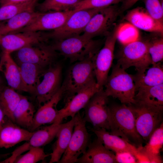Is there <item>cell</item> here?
<instances>
[{
  "instance_id": "6da1fadb",
  "label": "cell",
  "mask_w": 163,
  "mask_h": 163,
  "mask_svg": "<svg viewBox=\"0 0 163 163\" xmlns=\"http://www.w3.org/2000/svg\"><path fill=\"white\" fill-rule=\"evenodd\" d=\"M109 132L124 139L136 147L144 141L138 133L131 105L122 104L109 106Z\"/></svg>"
},
{
  "instance_id": "7a4b0ae2",
  "label": "cell",
  "mask_w": 163,
  "mask_h": 163,
  "mask_svg": "<svg viewBox=\"0 0 163 163\" xmlns=\"http://www.w3.org/2000/svg\"><path fill=\"white\" fill-rule=\"evenodd\" d=\"M102 44L101 41L89 38L82 34L54 40L50 46L56 52L73 62L94 56Z\"/></svg>"
},
{
  "instance_id": "3957f363",
  "label": "cell",
  "mask_w": 163,
  "mask_h": 163,
  "mask_svg": "<svg viewBox=\"0 0 163 163\" xmlns=\"http://www.w3.org/2000/svg\"><path fill=\"white\" fill-rule=\"evenodd\" d=\"M125 70L117 63L113 66L104 89L108 97L117 98L122 104L130 105L136 103V88L133 75Z\"/></svg>"
},
{
  "instance_id": "277c9868",
  "label": "cell",
  "mask_w": 163,
  "mask_h": 163,
  "mask_svg": "<svg viewBox=\"0 0 163 163\" xmlns=\"http://www.w3.org/2000/svg\"><path fill=\"white\" fill-rule=\"evenodd\" d=\"M94 56L75 62L69 69L61 85L67 100L81 89L96 81L94 70Z\"/></svg>"
},
{
  "instance_id": "5b68a950",
  "label": "cell",
  "mask_w": 163,
  "mask_h": 163,
  "mask_svg": "<svg viewBox=\"0 0 163 163\" xmlns=\"http://www.w3.org/2000/svg\"><path fill=\"white\" fill-rule=\"evenodd\" d=\"M117 64L126 70L134 67L137 73L144 72L152 65L146 43L139 39L122 46L117 55Z\"/></svg>"
},
{
  "instance_id": "8992f818",
  "label": "cell",
  "mask_w": 163,
  "mask_h": 163,
  "mask_svg": "<svg viewBox=\"0 0 163 163\" xmlns=\"http://www.w3.org/2000/svg\"><path fill=\"white\" fill-rule=\"evenodd\" d=\"M130 105L134 113L137 131L144 141L147 142L163 123V106L137 102Z\"/></svg>"
},
{
  "instance_id": "52a82bcc",
  "label": "cell",
  "mask_w": 163,
  "mask_h": 163,
  "mask_svg": "<svg viewBox=\"0 0 163 163\" xmlns=\"http://www.w3.org/2000/svg\"><path fill=\"white\" fill-rule=\"evenodd\" d=\"M120 26L117 25L106 38L103 47L94 57L93 65L96 82L100 88L104 87L112 66L116 42Z\"/></svg>"
},
{
  "instance_id": "ba28073f",
  "label": "cell",
  "mask_w": 163,
  "mask_h": 163,
  "mask_svg": "<svg viewBox=\"0 0 163 163\" xmlns=\"http://www.w3.org/2000/svg\"><path fill=\"white\" fill-rule=\"evenodd\" d=\"M120 8L115 5L101 9L91 18L83 34L91 39L97 36L106 37L116 26Z\"/></svg>"
},
{
  "instance_id": "9c48e42d",
  "label": "cell",
  "mask_w": 163,
  "mask_h": 163,
  "mask_svg": "<svg viewBox=\"0 0 163 163\" xmlns=\"http://www.w3.org/2000/svg\"><path fill=\"white\" fill-rule=\"evenodd\" d=\"M102 8L75 11L60 27L49 32H45L46 38L48 40H56L80 35L83 32L91 18Z\"/></svg>"
},
{
  "instance_id": "30bf717a",
  "label": "cell",
  "mask_w": 163,
  "mask_h": 163,
  "mask_svg": "<svg viewBox=\"0 0 163 163\" xmlns=\"http://www.w3.org/2000/svg\"><path fill=\"white\" fill-rule=\"evenodd\" d=\"M76 115V119L69 142L58 163H76L80 156L86 151L91 142V135L87 130L86 122L79 112Z\"/></svg>"
},
{
  "instance_id": "8fae6325",
  "label": "cell",
  "mask_w": 163,
  "mask_h": 163,
  "mask_svg": "<svg viewBox=\"0 0 163 163\" xmlns=\"http://www.w3.org/2000/svg\"><path fill=\"white\" fill-rule=\"evenodd\" d=\"M108 97L104 87L91 97L85 108L86 122L90 123L94 128H103L109 131Z\"/></svg>"
},
{
  "instance_id": "7c38bea8",
  "label": "cell",
  "mask_w": 163,
  "mask_h": 163,
  "mask_svg": "<svg viewBox=\"0 0 163 163\" xmlns=\"http://www.w3.org/2000/svg\"><path fill=\"white\" fill-rule=\"evenodd\" d=\"M16 51L18 63H30L44 69L53 64L57 57V52L45 43L27 46Z\"/></svg>"
},
{
  "instance_id": "4fadbf2b",
  "label": "cell",
  "mask_w": 163,
  "mask_h": 163,
  "mask_svg": "<svg viewBox=\"0 0 163 163\" xmlns=\"http://www.w3.org/2000/svg\"><path fill=\"white\" fill-rule=\"evenodd\" d=\"M62 73V66L59 64L53 63L45 70L34 94L39 107L50 100L60 89Z\"/></svg>"
},
{
  "instance_id": "5bb4252c",
  "label": "cell",
  "mask_w": 163,
  "mask_h": 163,
  "mask_svg": "<svg viewBox=\"0 0 163 163\" xmlns=\"http://www.w3.org/2000/svg\"><path fill=\"white\" fill-rule=\"evenodd\" d=\"M100 88L95 81L79 91L66 100L63 108L58 110L54 123H61L64 119L68 117H74L85 108L92 96Z\"/></svg>"
},
{
  "instance_id": "9a60e30c",
  "label": "cell",
  "mask_w": 163,
  "mask_h": 163,
  "mask_svg": "<svg viewBox=\"0 0 163 163\" xmlns=\"http://www.w3.org/2000/svg\"><path fill=\"white\" fill-rule=\"evenodd\" d=\"M61 123H54L49 125L35 130L29 139L17 147L11 153V155L2 161L3 163H13L15 158L30 148L41 147L51 142L56 137Z\"/></svg>"
},
{
  "instance_id": "2e32d148",
  "label": "cell",
  "mask_w": 163,
  "mask_h": 163,
  "mask_svg": "<svg viewBox=\"0 0 163 163\" xmlns=\"http://www.w3.org/2000/svg\"><path fill=\"white\" fill-rule=\"evenodd\" d=\"M48 40L43 31L12 33L0 35V46L3 52L11 53L25 46Z\"/></svg>"
},
{
  "instance_id": "e0dca14e",
  "label": "cell",
  "mask_w": 163,
  "mask_h": 163,
  "mask_svg": "<svg viewBox=\"0 0 163 163\" xmlns=\"http://www.w3.org/2000/svg\"><path fill=\"white\" fill-rule=\"evenodd\" d=\"M75 11V10H72L41 12L30 24L15 33L55 30L62 26Z\"/></svg>"
},
{
  "instance_id": "ac0fdd59",
  "label": "cell",
  "mask_w": 163,
  "mask_h": 163,
  "mask_svg": "<svg viewBox=\"0 0 163 163\" xmlns=\"http://www.w3.org/2000/svg\"><path fill=\"white\" fill-rule=\"evenodd\" d=\"M124 19L139 29L163 34V24L154 19L143 7H137L128 11Z\"/></svg>"
},
{
  "instance_id": "d6986e66",
  "label": "cell",
  "mask_w": 163,
  "mask_h": 163,
  "mask_svg": "<svg viewBox=\"0 0 163 163\" xmlns=\"http://www.w3.org/2000/svg\"><path fill=\"white\" fill-rule=\"evenodd\" d=\"M63 94V91L61 87L50 100L39 107L34 114L33 123L29 131L33 132L42 125L54 123L58 113L57 105Z\"/></svg>"
},
{
  "instance_id": "ffe728a7",
  "label": "cell",
  "mask_w": 163,
  "mask_h": 163,
  "mask_svg": "<svg viewBox=\"0 0 163 163\" xmlns=\"http://www.w3.org/2000/svg\"><path fill=\"white\" fill-rule=\"evenodd\" d=\"M34 133L21 127L8 118L0 129V149L11 148L28 140Z\"/></svg>"
},
{
  "instance_id": "44dd1931",
  "label": "cell",
  "mask_w": 163,
  "mask_h": 163,
  "mask_svg": "<svg viewBox=\"0 0 163 163\" xmlns=\"http://www.w3.org/2000/svg\"><path fill=\"white\" fill-rule=\"evenodd\" d=\"M76 163H117L115 154L106 148L97 138L89 143L86 151L79 157Z\"/></svg>"
},
{
  "instance_id": "7402d4cb",
  "label": "cell",
  "mask_w": 163,
  "mask_h": 163,
  "mask_svg": "<svg viewBox=\"0 0 163 163\" xmlns=\"http://www.w3.org/2000/svg\"><path fill=\"white\" fill-rule=\"evenodd\" d=\"M76 115L69 121L62 123L53 145L50 163H58L67 149L73 133Z\"/></svg>"
},
{
  "instance_id": "603a6c76",
  "label": "cell",
  "mask_w": 163,
  "mask_h": 163,
  "mask_svg": "<svg viewBox=\"0 0 163 163\" xmlns=\"http://www.w3.org/2000/svg\"><path fill=\"white\" fill-rule=\"evenodd\" d=\"M21 80V91L34 95L40 78L46 69L28 63H18Z\"/></svg>"
},
{
  "instance_id": "cb8c5ba5",
  "label": "cell",
  "mask_w": 163,
  "mask_h": 163,
  "mask_svg": "<svg viewBox=\"0 0 163 163\" xmlns=\"http://www.w3.org/2000/svg\"><path fill=\"white\" fill-rule=\"evenodd\" d=\"M91 130L105 147L115 153L127 151L134 155L137 152V147L135 146L123 138L111 134L104 129L93 128Z\"/></svg>"
},
{
  "instance_id": "d4e9b609",
  "label": "cell",
  "mask_w": 163,
  "mask_h": 163,
  "mask_svg": "<svg viewBox=\"0 0 163 163\" xmlns=\"http://www.w3.org/2000/svg\"><path fill=\"white\" fill-rule=\"evenodd\" d=\"M41 12L26 11L0 22V35L14 33L31 23Z\"/></svg>"
},
{
  "instance_id": "484cf974",
  "label": "cell",
  "mask_w": 163,
  "mask_h": 163,
  "mask_svg": "<svg viewBox=\"0 0 163 163\" xmlns=\"http://www.w3.org/2000/svg\"><path fill=\"white\" fill-rule=\"evenodd\" d=\"M10 53L2 52L0 60V71L4 74L9 87L21 91V80L19 66Z\"/></svg>"
},
{
  "instance_id": "4316f807",
  "label": "cell",
  "mask_w": 163,
  "mask_h": 163,
  "mask_svg": "<svg viewBox=\"0 0 163 163\" xmlns=\"http://www.w3.org/2000/svg\"><path fill=\"white\" fill-rule=\"evenodd\" d=\"M136 89L141 87H150L163 84V67L161 63L152 65L144 72L133 75Z\"/></svg>"
},
{
  "instance_id": "83f0119b",
  "label": "cell",
  "mask_w": 163,
  "mask_h": 163,
  "mask_svg": "<svg viewBox=\"0 0 163 163\" xmlns=\"http://www.w3.org/2000/svg\"><path fill=\"white\" fill-rule=\"evenodd\" d=\"M35 112L33 104L26 97L22 95L13 113L14 122L29 130L32 125Z\"/></svg>"
},
{
  "instance_id": "f1b7e54d",
  "label": "cell",
  "mask_w": 163,
  "mask_h": 163,
  "mask_svg": "<svg viewBox=\"0 0 163 163\" xmlns=\"http://www.w3.org/2000/svg\"><path fill=\"white\" fill-rule=\"evenodd\" d=\"M136 102L163 106V84L150 87H141L136 89Z\"/></svg>"
},
{
  "instance_id": "f546056e",
  "label": "cell",
  "mask_w": 163,
  "mask_h": 163,
  "mask_svg": "<svg viewBox=\"0 0 163 163\" xmlns=\"http://www.w3.org/2000/svg\"><path fill=\"white\" fill-rule=\"evenodd\" d=\"M15 91L9 87L0 90V106L6 116L14 122L13 113L22 96Z\"/></svg>"
},
{
  "instance_id": "4dcf8cb0",
  "label": "cell",
  "mask_w": 163,
  "mask_h": 163,
  "mask_svg": "<svg viewBox=\"0 0 163 163\" xmlns=\"http://www.w3.org/2000/svg\"><path fill=\"white\" fill-rule=\"evenodd\" d=\"M163 34L151 33L144 39L150 56L152 65L161 63L163 59Z\"/></svg>"
},
{
  "instance_id": "1f68e13d",
  "label": "cell",
  "mask_w": 163,
  "mask_h": 163,
  "mask_svg": "<svg viewBox=\"0 0 163 163\" xmlns=\"http://www.w3.org/2000/svg\"><path fill=\"white\" fill-rule=\"evenodd\" d=\"M82 0H44L37 5L40 12L63 11L74 10Z\"/></svg>"
},
{
  "instance_id": "d6a6232c",
  "label": "cell",
  "mask_w": 163,
  "mask_h": 163,
  "mask_svg": "<svg viewBox=\"0 0 163 163\" xmlns=\"http://www.w3.org/2000/svg\"><path fill=\"white\" fill-rule=\"evenodd\" d=\"M38 0H31L24 3L11 4L0 7V22L7 20L21 12L34 10Z\"/></svg>"
},
{
  "instance_id": "836d02e7",
  "label": "cell",
  "mask_w": 163,
  "mask_h": 163,
  "mask_svg": "<svg viewBox=\"0 0 163 163\" xmlns=\"http://www.w3.org/2000/svg\"><path fill=\"white\" fill-rule=\"evenodd\" d=\"M142 149L148 156L160 155L163 145V123L153 132Z\"/></svg>"
},
{
  "instance_id": "e575fe53",
  "label": "cell",
  "mask_w": 163,
  "mask_h": 163,
  "mask_svg": "<svg viewBox=\"0 0 163 163\" xmlns=\"http://www.w3.org/2000/svg\"><path fill=\"white\" fill-rule=\"evenodd\" d=\"M46 154L41 147H34L30 148L25 154L17 156L14 160V163H35L44 160L50 155Z\"/></svg>"
},
{
  "instance_id": "d590c367",
  "label": "cell",
  "mask_w": 163,
  "mask_h": 163,
  "mask_svg": "<svg viewBox=\"0 0 163 163\" xmlns=\"http://www.w3.org/2000/svg\"><path fill=\"white\" fill-rule=\"evenodd\" d=\"M123 0H82L75 6L74 10L102 8L115 5Z\"/></svg>"
},
{
  "instance_id": "8d00e7d4",
  "label": "cell",
  "mask_w": 163,
  "mask_h": 163,
  "mask_svg": "<svg viewBox=\"0 0 163 163\" xmlns=\"http://www.w3.org/2000/svg\"><path fill=\"white\" fill-rule=\"evenodd\" d=\"M145 8L150 15L156 21L163 24V4L160 0H143Z\"/></svg>"
},
{
  "instance_id": "74e56055",
  "label": "cell",
  "mask_w": 163,
  "mask_h": 163,
  "mask_svg": "<svg viewBox=\"0 0 163 163\" xmlns=\"http://www.w3.org/2000/svg\"><path fill=\"white\" fill-rule=\"evenodd\" d=\"M117 163H136L137 161L134 155L129 152L121 151L115 153Z\"/></svg>"
},
{
  "instance_id": "f35d334b",
  "label": "cell",
  "mask_w": 163,
  "mask_h": 163,
  "mask_svg": "<svg viewBox=\"0 0 163 163\" xmlns=\"http://www.w3.org/2000/svg\"><path fill=\"white\" fill-rule=\"evenodd\" d=\"M142 146L137 148V150L134 155L136 160L137 163H150L148 156L147 154L142 149Z\"/></svg>"
},
{
  "instance_id": "ab89813d",
  "label": "cell",
  "mask_w": 163,
  "mask_h": 163,
  "mask_svg": "<svg viewBox=\"0 0 163 163\" xmlns=\"http://www.w3.org/2000/svg\"><path fill=\"white\" fill-rule=\"evenodd\" d=\"M139 0H123L122 4L120 8L121 13L129 9Z\"/></svg>"
},
{
  "instance_id": "60d3db41",
  "label": "cell",
  "mask_w": 163,
  "mask_h": 163,
  "mask_svg": "<svg viewBox=\"0 0 163 163\" xmlns=\"http://www.w3.org/2000/svg\"><path fill=\"white\" fill-rule=\"evenodd\" d=\"M31 0H1L0 6L11 4H19L24 3Z\"/></svg>"
},
{
  "instance_id": "b9f144b4",
  "label": "cell",
  "mask_w": 163,
  "mask_h": 163,
  "mask_svg": "<svg viewBox=\"0 0 163 163\" xmlns=\"http://www.w3.org/2000/svg\"><path fill=\"white\" fill-rule=\"evenodd\" d=\"M150 163H161L163 160L160 155L148 156Z\"/></svg>"
},
{
  "instance_id": "7bdbcfd3",
  "label": "cell",
  "mask_w": 163,
  "mask_h": 163,
  "mask_svg": "<svg viewBox=\"0 0 163 163\" xmlns=\"http://www.w3.org/2000/svg\"><path fill=\"white\" fill-rule=\"evenodd\" d=\"M8 118L0 106V129L5 123Z\"/></svg>"
},
{
  "instance_id": "ee69618b",
  "label": "cell",
  "mask_w": 163,
  "mask_h": 163,
  "mask_svg": "<svg viewBox=\"0 0 163 163\" xmlns=\"http://www.w3.org/2000/svg\"><path fill=\"white\" fill-rule=\"evenodd\" d=\"M10 153H7L4 154H0V161L2 159L6 157L8 155H9Z\"/></svg>"
},
{
  "instance_id": "f6af8a7d",
  "label": "cell",
  "mask_w": 163,
  "mask_h": 163,
  "mask_svg": "<svg viewBox=\"0 0 163 163\" xmlns=\"http://www.w3.org/2000/svg\"><path fill=\"white\" fill-rule=\"evenodd\" d=\"M1 0H0V1H1Z\"/></svg>"
},
{
  "instance_id": "bcb514c9",
  "label": "cell",
  "mask_w": 163,
  "mask_h": 163,
  "mask_svg": "<svg viewBox=\"0 0 163 163\" xmlns=\"http://www.w3.org/2000/svg\"></svg>"
}]
</instances>
